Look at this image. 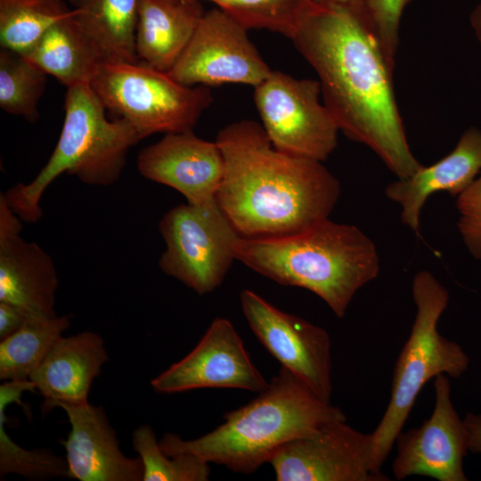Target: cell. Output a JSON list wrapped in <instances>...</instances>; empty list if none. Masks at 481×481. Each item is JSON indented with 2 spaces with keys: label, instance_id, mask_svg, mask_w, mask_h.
<instances>
[{
  "label": "cell",
  "instance_id": "6da1fadb",
  "mask_svg": "<svg viewBox=\"0 0 481 481\" xmlns=\"http://www.w3.org/2000/svg\"><path fill=\"white\" fill-rule=\"evenodd\" d=\"M290 39L316 71L322 102L339 130L371 149L398 178L423 167L407 141L394 68L363 11L313 1Z\"/></svg>",
  "mask_w": 481,
  "mask_h": 481
},
{
  "label": "cell",
  "instance_id": "7a4b0ae2",
  "mask_svg": "<svg viewBox=\"0 0 481 481\" xmlns=\"http://www.w3.org/2000/svg\"><path fill=\"white\" fill-rule=\"evenodd\" d=\"M216 143L224 160L216 199L240 236H286L329 217L340 184L321 161L278 151L249 119L224 127Z\"/></svg>",
  "mask_w": 481,
  "mask_h": 481
},
{
  "label": "cell",
  "instance_id": "3957f363",
  "mask_svg": "<svg viewBox=\"0 0 481 481\" xmlns=\"http://www.w3.org/2000/svg\"><path fill=\"white\" fill-rule=\"evenodd\" d=\"M224 422L193 440L164 434L159 442L167 455L190 453L234 472L249 474L269 462L284 444L321 425L346 420L337 406L320 400L285 367L249 404L224 415Z\"/></svg>",
  "mask_w": 481,
  "mask_h": 481
},
{
  "label": "cell",
  "instance_id": "277c9868",
  "mask_svg": "<svg viewBox=\"0 0 481 481\" xmlns=\"http://www.w3.org/2000/svg\"><path fill=\"white\" fill-rule=\"evenodd\" d=\"M236 259L281 285L306 289L339 318L355 293L378 277L374 242L355 225L328 218L303 231L274 238H244Z\"/></svg>",
  "mask_w": 481,
  "mask_h": 481
},
{
  "label": "cell",
  "instance_id": "5b68a950",
  "mask_svg": "<svg viewBox=\"0 0 481 481\" xmlns=\"http://www.w3.org/2000/svg\"><path fill=\"white\" fill-rule=\"evenodd\" d=\"M64 110L61 135L45 166L31 182L3 193L21 221L35 223L42 217V196L63 173L89 185L113 184L125 168L129 149L143 139L127 118H106V108L89 84L67 87Z\"/></svg>",
  "mask_w": 481,
  "mask_h": 481
},
{
  "label": "cell",
  "instance_id": "8992f818",
  "mask_svg": "<svg viewBox=\"0 0 481 481\" xmlns=\"http://www.w3.org/2000/svg\"><path fill=\"white\" fill-rule=\"evenodd\" d=\"M417 313L408 339L395 363L390 399L372 435V465L380 468L393 448L424 385L439 374L457 379L468 369L469 358L461 346L443 337L438 321L449 303L447 289L428 271L412 280Z\"/></svg>",
  "mask_w": 481,
  "mask_h": 481
},
{
  "label": "cell",
  "instance_id": "52a82bcc",
  "mask_svg": "<svg viewBox=\"0 0 481 481\" xmlns=\"http://www.w3.org/2000/svg\"><path fill=\"white\" fill-rule=\"evenodd\" d=\"M91 86L104 107L127 118L143 138L192 131L213 97L207 86H186L146 63L105 62Z\"/></svg>",
  "mask_w": 481,
  "mask_h": 481
},
{
  "label": "cell",
  "instance_id": "ba28073f",
  "mask_svg": "<svg viewBox=\"0 0 481 481\" xmlns=\"http://www.w3.org/2000/svg\"><path fill=\"white\" fill-rule=\"evenodd\" d=\"M166 249L160 270L199 295L214 291L223 282L240 237L217 201L205 206L190 203L169 209L159 224Z\"/></svg>",
  "mask_w": 481,
  "mask_h": 481
},
{
  "label": "cell",
  "instance_id": "9c48e42d",
  "mask_svg": "<svg viewBox=\"0 0 481 481\" xmlns=\"http://www.w3.org/2000/svg\"><path fill=\"white\" fill-rule=\"evenodd\" d=\"M318 80L271 71L255 87L254 101L273 146L293 156L324 161L339 128L323 104Z\"/></svg>",
  "mask_w": 481,
  "mask_h": 481
},
{
  "label": "cell",
  "instance_id": "30bf717a",
  "mask_svg": "<svg viewBox=\"0 0 481 481\" xmlns=\"http://www.w3.org/2000/svg\"><path fill=\"white\" fill-rule=\"evenodd\" d=\"M248 30L217 7L205 12L168 73L186 86L232 83L255 88L272 70L249 40Z\"/></svg>",
  "mask_w": 481,
  "mask_h": 481
},
{
  "label": "cell",
  "instance_id": "8fae6325",
  "mask_svg": "<svg viewBox=\"0 0 481 481\" xmlns=\"http://www.w3.org/2000/svg\"><path fill=\"white\" fill-rule=\"evenodd\" d=\"M278 481H387L372 465V435L346 420L326 422L281 445L271 457Z\"/></svg>",
  "mask_w": 481,
  "mask_h": 481
},
{
  "label": "cell",
  "instance_id": "7c38bea8",
  "mask_svg": "<svg viewBox=\"0 0 481 481\" xmlns=\"http://www.w3.org/2000/svg\"><path fill=\"white\" fill-rule=\"evenodd\" d=\"M240 304L250 329L266 350L320 400L330 403L331 343L328 332L278 309L249 289L241 291Z\"/></svg>",
  "mask_w": 481,
  "mask_h": 481
},
{
  "label": "cell",
  "instance_id": "4fadbf2b",
  "mask_svg": "<svg viewBox=\"0 0 481 481\" xmlns=\"http://www.w3.org/2000/svg\"><path fill=\"white\" fill-rule=\"evenodd\" d=\"M156 393L206 387L262 392L268 382L252 363L231 322L213 320L196 346L151 381Z\"/></svg>",
  "mask_w": 481,
  "mask_h": 481
},
{
  "label": "cell",
  "instance_id": "5bb4252c",
  "mask_svg": "<svg viewBox=\"0 0 481 481\" xmlns=\"http://www.w3.org/2000/svg\"><path fill=\"white\" fill-rule=\"evenodd\" d=\"M449 377H435V405L421 426L395 439L397 453L393 474L397 480L420 475L439 481H466L463 459L467 454V436L451 398Z\"/></svg>",
  "mask_w": 481,
  "mask_h": 481
},
{
  "label": "cell",
  "instance_id": "9a60e30c",
  "mask_svg": "<svg viewBox=\"0 0 481 481\" xmlns=\"http://www.w3.org/2000/svg\"><path fill=\"white\" fill-rule=\"evenodd\" d=\"M136 165L143 177L176 190L195 206L216 201L224 173L216 141L199 138L192 131L166 134L139 152Z\"/></svg>",
  "mask_w": 481,
  "mask_h": 481
},
{
  "label": "cell",
  "instance_id": "2e32d148",
  "mask_svg": "<svg viewBox=\"0 0 481 481\" xmlns=\"http://www.w3.org/2000/svg\"><path fill=\"white\" fill-rule=\"evenodd\" d=\"M20 217L0 195V302L14 305L29 317H53L58 276L52 257L20 236Z\"/></svg>",
  "mask_w": 481,
  "mask_h": 481
},
{
  "label": "cell",
  "instance_id": "e0dca14e",
  "mask_svg": "<svg viewBox=\"0 0 481 481\" xmlns=\"http://www.w3.org/2000/svg\"><path fill=\"white\" fill-rule=\"evenodd\" d=\"M71 426L66 451L68 478L79 481H143L141 458H130L120 450L116 432L104 409L89 402L57 403Z\"/></svg>",
  "mask_w": 481,
  "mask_h": 481
},
{
  "label": "cell",
  "instance_id": "ac0fdd59",
  "mask_svg": "<svg viewBox=\"0 0 481 481\" xmlns=\"http://www.w3.org/2000/svg\"><path fill=\"white\" fill-rule=\"evenodd\" d=\"M107 361L104 340L99 334L84 331L61 336L29 378L45 398L43 412L57 403H87L93 380Z\"/></svg>",
  "mask_w": 481,
  "mask_h": 481
},
{
  "label": "cell",
  "instance_id": "d6986e66",
  "mask_svg": "<svg viewBox=\"0 0 481 481\" xmlns=\"http://www.w3.org/2000/svg\"><path fill=\"white\" fill-rule=\"evenodd\" d=\"M480 171L481 130L471 126L444 158L429 167H422L409 177L389 183L385 194L401 206L402 222L418 233L420 212L428 198L440 191L458 197Z\"/></svg>",
  "mask_w": 481,
  "mask_h": 481
},
{
  "label": "cell",
  "instance_id": "ffe728a7",
  "mask_svg": "<svg viewBox=\"0 0 481 481\" xmlns=\"http://www.w3.org/2000/svg\"><path fill=\"white\" fill-rule=\"evenodd\" d=\"M205 13L201 2L140 0L135 32L138 60L169 72Z\"/></svg>",
  "mask_w": 481,
  "mask_h": 481
},
{
  "label": "cell",
  "instance_id": "44dd1931",
  "mask_svg": "<svg viewBox=\"0 0 481 481\" xmlns=\"http://www.w3.org/2000/svg\"><path fill=\"white\" fill-rule=\"evenodd\" d=\"M25 57L66 87L91 85L104 63L73 11L55 22Z\"/></svg>",
  "mask_w": 481,
  "mask_h": 481
},
{
  "label": "cell",
  "instance_id": "7402d4cb",
  "mask_svg": "<svg viewBox=\"0 0 481 481\" xmlns=\"http://www.w3.org/2000/svg\"><path fill=\"white\" fill-rule=\"evenodd\" d=\"M74 17L105 62H137L140 0H69Z\"/></svg>",
  "mask_w": 481,
  "mask_h": 481
},
{
  "label": "cell",
  "instance_id": "603a6c76",
  "mask_svg": "<svg viewBox=\"0 0 481 481\" xmlns=\"http://www.w3.org/2000/svg\"><path fill=\"white\" fill-rule=\"evenodd\" d=\"M69 325L70 315L28 317L20 330L0 340V379H29Z\"/></svg>",
  "mask_w": 481,
  "mask_h": 481
},
{
  "label": "cell",
  "instance_id": "cb8c5ba5",
  "mask_svg": "<svg viewBox=\"0 0 481 481\" xmlns=\"http://www.w3.org/2000/svg\"><path fill=\"white\" fill-rule=\"evenodd\" d=\"M36 391L30 379L8 380L0 386V475L16 473L30 479L68 477L66 458L50 450H27L16 444L5 431V408L20 402L23 392Z\"/></svg>",
  "mask_w": 481,
  "mask_h": 481
},
{
  "label": "cell",
  "instance_id": "d4e9b609",
  "mask_svg": "<svg viewBox=\"0 0 481 481\" xmlns=\"http://www.w3.org/2000/svg\"><path fill=\"white\" fill-rule=\"evenodd\" d=\"M71 11L62 0H0L1 48L27 55Z\"/></svg>",
  "mask_w": 481,
  "mask_h": 481
},
{
  "label": "cell",
  "instance_id": "484cf974",
  "mask_svg": "<svg viewBox=\"0 0 481 481\" xmlns=\"http://www.w3.org/2000/svg\"><path fill=\"white\" fill-rule=\"evenodd\" d=\"M47 74L24 55L0 51V107L30 123L39 118L37 103L46 86Z\"/></svg>",
  "mask_w": 481,
  "mask_h": 481
},
{
  "label": "cell",
  "instance_id": "4316f807",
  "mask_svg": "<svg viewBox=\"0 0 481 481\" xmlns=\"http://www.w3.org/2000/svg\"><path fill=\"white\" fill-rule=\"evenodd\" d=\"M132 444L143 464V481H206L209 477L208 462L200 457L190 453L170 456L163 452L149 425L134 430Z\"/></svg>",
  "mask_w": 481,
  "mask_h": 481
},
{
  "label": "cell",
  "instance_id": "83f0119b",
  "mask_svg": "<svg viewBox=\"0 0 481 481\" xmlns=\"http://www.w3.org/2000/svg\"><path fill=\"white\" fill-rule=\"evenodd\" d=\"M208 1L248 29H267L290 38L313 0Z\"/></svg>",
  "mask_w": 481,
  "mask_h": 481
},
{
  "label": "cell",
  "instance_id": "f1b7e54d",
  "mask_svg": "<svg viewBox=\"0 0 481 481\" xmlns=\"http://www.w3.org/2000/svg\"><path fill=\"white\" fill-rule=\"evenodd\" d=\"M412 0H364L363 12L388 63L394 68L401 19Z\"/></svg>",
  "mask_w": 481,
  "mask_h": 481
},
{
  "label": "cell",
  "instance_id": "f546056e",
  "mask_svg": "<svg viewBox=\"0 0 481 481\" xmlns=\"http://www.w3.org/2000/svg\"><path fill=\"white\" fill-rule=\"evenodd\" d=\"M458 227L469 253L481 259V175L457 197Z\"/></svg>",
  "mask_w": 481,
  "mask_h": 481
},
{
  "label": "cell",
  "instance_id": "4dcf8cb0",
  "mask_svg": "<svg viewBox=\"0 0 481 481\" xmlns=\"http://www.w3.org/2000/svg\"><path fill=\"white\" fill-rule=\"evenodd\" d=\"M28 317V314L18 306L0 302V340L20 330Z\"/></svg>",
  "mask_w": 481,
  "mask_h": 481
},
{
  "label": "cell",
  "instance_id": "1f68e13d",
  "mask_svg": "<svg viewBox=\"0 0 481 481\" xmlns=\"http://www.w3.org/2000/svg\"><path fill=\"white\" fill-rule=\"evenodd\" d=\"M468 450L481 454V413L469 412L463 419Z\"/></svg>",
  "mask_w": 481,
  "mask_h": 481
},
{
  "label": "cell",
  "instance_id": "d6a6232c",
  "mask_svg": "<svg viewBox=\"0 0 481 481\" xmlns=\"http://www.w3.org/2000/svg\"><path fill=\"white\" fill-rule=\"evenodd\" d=\"M469 23L481 47V2L472 9L469 14Z\"/></svg>",
  "mask_w": 481,
  "mask_h": 481
},
{
  "label": "cell",
  "instance_id": "836d02e7",
  "mask_svg": "<svg viewBox=\"0 0 481 481\" xmlns=\"http://www.w3.org/2000/svg\"><path fill=\"white\" fill-rule=\"evenodd\" d=\"M318 3L331 4L350 7L363 12L364 0H313Z\"/></svg>",
  "mask_w": 481,
  "mask_h": 481
}]
</instances>
